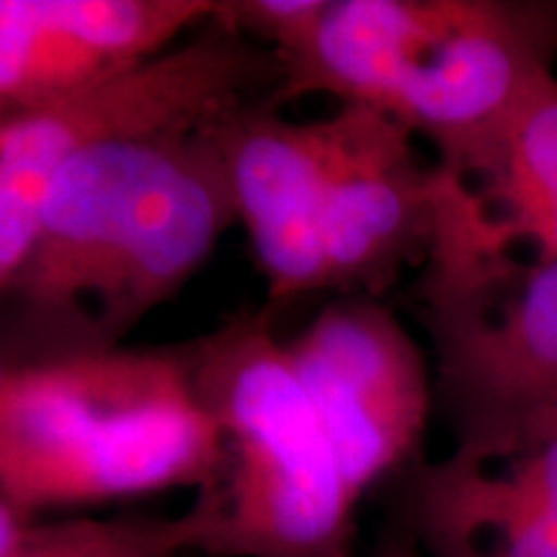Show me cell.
I'll list each match as a JSON object with an SVG mask.
<instances>
[{
    "label": "cell",
    "mask_w": 557,
    "mask_h": 557,
    "mask_svg": "<svg viewBox=\"0 0 557 557\" xmlns=\"http://www.w3.org/2000/svg\"><path fill=\"white\" fill-rule=\"evenodd\" d=\"M323 246L329 289L382 292L434 233L436 173L406 127L374 109L323 120Z\"/></svg>",
    "instance_id": "obj_9"
},
{
    "label": "cell",
    "mask_w": 557,
    "mask_h": 557,
    "mask_svg": "<svg viewBox=\"0 0 557 557\" xmlns=\"http://www.w3.org/2000/svg\"><path fill=\"white\" fill-rule=\"evenodd\" d=\"M26 532H29L26 513L18 511L5 498H0V557H16L26 540Z\"/></svg>",
    "instance_id": "obj_13"
},
{
    "label": "cell",
    "mask_w": 557,
    "mask_h": 557,
    "mask_svg": "<svg viewBox=\"0 0 557 557\" xmlns=\"http://www.w3.org/2000/svg\"><path fill=\"white\" fill-rule=\"evenodd\" d=\"M284 346L354 496L413 468L434 380L393 310L372 297L341 299Z\"/></svg>",
    "instance_id": "obj_6"
},
{
    "label": "cell",
    "mask_w": 557,
    "mask_h": 557,
    "mask_svg": "<svg viewBox=\"0 0 557 557\" xmlns=\"http://www.w3.org/2000/svg\"><path fill=\"white\" fill-rule=\"evenodd\" d=\"M557 3L325 0L297 50L278 58L274 101L333 96L389 116L447 163L555 73Z\"/></svg>",
    "instance_id": "obj_3"
},
{
    "label": "cell",
    "mask_w": 557,
    "mask_h": 557,
    "mask_svg": "<svg viewBox=\"0 0 557 557\" xmlns=\"http://www.w3.org/2000/svg\"><path fill=\"white\" fill-rule=\"evenodd\" d=\"M222 465L181 348L65 354L0 380V498L24 513L207 491Z\"/></svg>",
    "instance_id": "obj_2"
},
{
    "label": "cell",
    "mask_w": 557,
    "mask_h": 557,
    "mask_svg": "<svg viewBox=\"0 0 557 557\" xmlns=\"http://www.w3.org/2000/svg\"><path fill=\"white\" fill-rule=\"evenodd\" d=\"M225 163L271 302L329 289L323 246V120L292 122L248 103L207 127Z\"/></svg>",
    "instance_id": "obj_11"
},
{
    "label": "cell",
    "mask_w": 557,
    "mask_h": 557,
    "mask_svg": "<svg viewBox=\"0 0 557 557\" xmlns=\"http://www.w3.org/2000/svg\"><path fill=\"white\" fill-rule=\"evenodd\" d=\"M235 222L207 127L107 139L54 173L13 284L62 338L58 357L109 351L184 289Z\"/></svg>",
    "instance_id": "obj_1"
},
{
    "label": "cell",
    "mask_w": 557,
    "mask_h": 557,
    "mask_svg": "<svg viewBox=\"0 0 557 557\" xmlns=\"http://www.w3.org/2000/svg\"><path fill=\"white\" fill-rule=\"evenodd\" d=\"M434 173L431 240L487 259L557 261V75Z\"/></svg>",
    "instance_id": "obj_10"
},
{
    "label": "cell",
    "mask_w": 557,
    "mask_h": 557,
    "mask_svg": "<svg viewBox=\"0 0 557 557\" xmlns=\"http://www.w3.org/2000/svg\"><path fill=\"white\" fill-rule=\"evenodd\" d=\"M199 400L225 442L207 487L209 524L197 553L214 557H357L359 498L263 315L181 346Z\"/></svg>",
    "instance_id": "obj_4"
},
{
    "label": "cell",
    "mask_w": 557,
    "mask_h": 557,
    "mask_svg": "<svg viewBox=\"0 0 557 557\" xmlns=\"http://www.w3.org/2000/svg\"><path fill=\"white\" fill-rule=\"evenodd\" d=\"M5 372H9V369H5L3 364H0V380H3V374H5Z\"/></svg>",
    "instance_id": "obj_15"
},
{
    "label": "cell",
    "mask_w": 557,
    "mask_h": 557,
    "mask_svg": "<svg viewBox=\"0 0 557 557\" xmlns=\"http://www.w3.org/2000/svg\"><path fill=\"white\" fill-rule=\"evenodd\" d=\"M421 318L451 434L557 410V261L521 263L429 243Z\"/></svg>",
    "instance_id": "obj_5"
},
{
    "label": "cell",
    "mask_w": 557,
    "mask_h": 557,
    "mask_svg": "<svg viewBox=\"0 0 557 557\" xmlns=\"http://www.w3.org/2000/svg\"><path fill=\"white\" fill-rule=\"evenodd\" d=\"M369 557H423V555L418 553L416 542L408 534V529L403 524H395L380 534L377 545H374L372 555Z\"/></svg>",
    "instance_id": "obj_14"
},
{
    "label": "cell",
    "mask_w": 557,
    "mask_h": 557,
    "mask_svg": "<svg viewBox=\"0 0 557 557\" xmlns=\"http://www.w3.org/2000/svg\"><path fill=\"white\" fill-rule=\"evenodd\" d=\"M214 11L218 0H0V124L143 67Z\"/></svg>",
    "instance_id": "obj_8"
},
{
    "label": "cell",
    "mask_w": 557,
    "mask_h": 557,
    "mask_svg": "<svg viewBox=\"0 0 557 557\" xmlns=\"http://www.w3.org/2000/svg\"><path fill=\"white\" fill-rule=\"evenodd\" d=\"M209 498L199 493L178 517H78L29 527L16 557H178L199 549Z\"/></svg>",
    "instance_id": "obj_12"
},
{
    "label": "cell",
    "mask_w": 557,
    "mask_h": 557,
    "mask_svg": "<svg viewBox=\"0 0 557 557\" xmlns=\"http://www.w3.org/2000/svg\"><path fill=\"white\" fill-rule=\"evenodd\" d=\"M400 524L423 557H557V410L478 423L408 468Z\"/></svg>",
    "instance_id": "obj_7"
}]
</instances>
